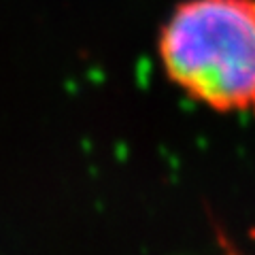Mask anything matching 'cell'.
Listing matches in <instances>:
<instances>
[{"instance_id":"cell-1","label":"cell","mask_w":255,"mask_h":255,"mask_svg":"<svg viewBox=\"0 0 255 255\" xmlns=\"http://www.w3.org/2000/svg\"><path fill=\"white\" fill-rule=\"evenodd\" d=\"M159 60L191 100L255 117V0H183L162 28Z\"/></svg>"}]
</instances>
